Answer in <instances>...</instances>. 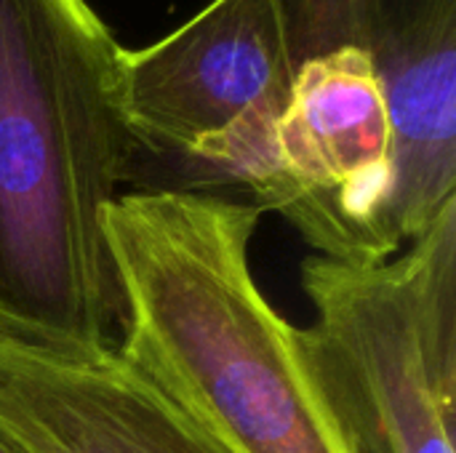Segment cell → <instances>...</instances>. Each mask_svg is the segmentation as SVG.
Masks as SVG:
<instances>
[{
    "mask_svg": "<svg viewBox=\"0 0 456 453\" xmlns=\"http://www.w3.org/2000/svg\"><path fill=\"white\" fill-rule=\"evenodd\" d=\"M120 51L88 0H0V334L112 344L120 286L102 216L142 160Z\"/></svg>",
    "mask_w": 456,
    "mask_h": 453,
    "instance_id": "1",
    "label": "cell"
},
{
    "mask_svg": "<svg viewBox=\"0 0 456 453\" xmlns=\"http://www.w3.org/2000/svg\"><path fill=\"white\" fill-rule=\"evenodd\" d=\"M256 203L139 190L104 208L118 350L230 453H358L310 371L302 328L262 294Z\"/></svg>",
    "mask_w": 456,
    "mask_h": 453,
    "instance_id": "2",
    "label": "cell"
},
{
    "mask_svg": "<svg viewBox=\"0 0 456 453\" xmlns=\"http://www.w3.org/2000/svg\"><path fill=\"white\" fill-rule=\"evenodd\" d=\"M310 371L358 453H456V198L382 264L302 262Z\"/></svg>",
    "mask_w": 456,
    "mask_h": 453,
    "instance_id": "3",
    "label": "cell"
},
{
    "mask_svg": "<svg viewBox=\"0 0 456 453\" xmlns=\"http://www.w3.org/2000/svg\"><path fill=\"white\" fill-rule=\"evenodd\" d=\"M281 214L323 259L382 264L406 243L382 77L355 48L297 67L267 136L224 174Z\"/></svg>",
    "mask_w": 456,
    "mask_h": 453,
    "instance_id": "4",
    "label": "cell"
},
{
    "mask_svg": "<svg viewBox=\"0 0 456 453\" xmlns=\"http://www.w3.org/2000/svg\"><path fill=\"white\" fill-rule=\"evenodd\" d=\"M294 64L278 0H211L144 48L120 51V107L142 152L195 150L254 115H278Z\"/></svg>",
    "mask_w": 456,
    "mask_h": 453,
    "instance_id": "5",
    "label": "cell"
},
{
    "mask_svg": "<svg viewBox=\"0 0 456 453\" xmlns=\"http://www.w3.org/2000/svg\"><path fill=\"white\" fill-rule=\"evenodd\" d=\"M0 438L19 453H230L118 344L0 334Z\"/></svg>",
    "mask_w": 456,
    "mask_h": 453,
    "instance_id": "6",
    "label": "cell"
},
{
    "mask_svg": "<svg viewBox=\"0 0 456 453\" xmlns=\"http://www.w3.org/2000/svg\"><path fill=\"white\" fill-rule=\"evenodd\" d=\"M294 69L363 51L385 99L456 85V0H278Z\"/></svg>",
    "mask_w": 456,
    "mask_h": 453,
    "instance_id": "7",
    "label": "cell"
},
{
    "mask_svg": "<svg viewBox=\"0 0 456 453\" xmlns=\"http://www.w3.org/2000/svg\"><path fill=\"white\" fill-rule=\"evenodd\" d=\"M0 453H19V451H16V449H13V446L5 441V438H0Z\"/></svg>",
    "mask_w": 456,
    "mask_h": 453,
    "instance_id": "8",
    "label": "cell"
}]
</instances>
